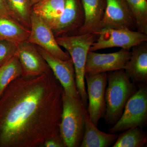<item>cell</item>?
I'll return each mask as SVG.
<instances>
[{
    "instance_id": "cell-12",
    "label": "cell",
    "mask_w": 147,
    "mask_h": 147,
    "mask_svg": "<svg viewBox=\"0 0 147 147\" xmlns=\"http://www.w3.org/2000/svg\"><path fill=\"white\" fill-rule=\"evenodd\" d=\"M106 3L101 29L110 28L137 30L136 21L125 0H106Z\"/></svg>"
},
{
    "instance_id": "cell-2",
    "label": "cell",
    "mask_w": 147,
    "mask_h": 147,
    "mask_svg": "<svg viewBox=\"0 0 147 147\" xmlns=\"http://www.w3.org/2000/svg\"><path fill=\"white\" fill-rule=\"evenodd\" d=\"M63 110L59 132L65 147H80L85 132L88 109L81 98L63 91Z\"/></svg>"
},
{
    "instance_id": "cell-14",
    "label": "cell",
    "mask_w": 147,
    "mask_h": 147,
    "mask_svg": "<svg viewBox=\"0 0 147 147\" xmlns=\"http://www.w3.org/2000/svg\"><path fill=\"white\" fill-rule=\"evenodd\" d=\"M124 70L130 81L137 85L147 84V42L132 47Z\"/></svg>"
},
{
    "instance_id": "cell-15",
    "label": "cell",
    "mask_w": 147,
    "mask_h": 147,
    "mask_svg": "<svg viewBox=\"0 0 147 147\" xmlns=\"http://www.w3.org/2000/svg\"><path fill=\"white\" fill-rule=\"evenodd\" d=\"M81 1L84 13V24L76 34H94L97 36L101 29L106 8V0Z\"/></svg>"
},
{
    "instance_id": "cell-5",
    "label": "cell",
    "mask_w": 147,
    "mask_h": 147,
    "mask_svg": "<svg viewBox=\"0 0 147 147\" xmlns=\"http://www.w3.org/2000/svg\"><path fill=\"white\" fill-rule=\"evenodd\" d=\"M137 86L138 90L129 98L120 118L108 129L109 133H117L132 127L143 128L146 126L147 84Z\"/></svg>"
},
{
    "instance_id": "cell-20",
    "label": "cell",
    "mask_w": 147,
    "mask_h": 147,
    "mask_svg": "<svg viewBox=\"0 0 147 147\" xmlns=\"http://www.w3.org/2000/svg\"><path fill=\"white\" fill-rule=\"evenodd\" d=\"M23 74L17 53L0 67V96L11 82Z\"/></svg>"
},
{
    "instance_id": "cell-21",
    "label": "cell",
    "mask_w": 147,
    "mask_h": 147,
    "mask_svg": "<svg viewBox=\"0 0 147 147\" xmlns=\"http://www.w3.org/2000/svg\"><path fill=\"white\" fill-rule=\"evenodd\" d=\"M12 16L20 24L30 30L32 5L30 0H5Z\"/></svg>"
},
{
    "instance_id": "cell-1",
    "label": "cell",
    "mask_w": 147,
    "mask_h": 147,
    "mask_svg": "<svg viewBox=\"0 0 147 147\" xmlns=\"http://www.w3.org/2000/svg\"><path fill=\"white\" fill-rule=\"evenodd\" d=\"M63 91L52 71L11 82L0 96V147H43L59 135Z\"/></svg>"
},
{
    "instance_id": "cell-19",
    "label": "cell",
    "mask_w": 147,
    "mask_h": 147,
    "mask_svg": "<svg viewBox=\"0 0 147 147\" xmlns=\"http://www.w3.org/2000/svg\"><path fill=\"white\" fill-rule=\"evenodd\" d=\"M147 134L142 127H137L122 131L113 147H144L146 146Z\"/></svg>"
},
{
    "instance_id": "cell-8",
    "label": "cell",
    "mask_w": 147,
    "mask_h": 147,
    "mask_svg": "<svg viewBox=\"0 0 147 147\" xmlns=\"http://www.w3.org/2000/svg\"><path fill=\"white\" fill-rule=\"evenodd\" d=\"M30 24V34L27 41L63 60L70 59L68 53L63 51L58 44L52 28L32 11Z\"/></svg>"
},
{
    "instance_id": "cell-25",
    "label": "cell",
    "mask_w": 147,
    "mask_h": 147,
    "mask_svg": "<svg viewBox=\"0 0 147 147\" xmlns=\"http://www.w3.org/2000/svg\"><path fill=\"white\" fill-rule=\"evenodd\" d=\"M0 16L7 18L19 24L12 16L5 0H0Z\"/></svg>"
},
{
    "instance_id": "cell-23",
    "label": "cell",
    "mask_w": 147,
    "mask_h": 147,
    "mask_svg": "<svg viewBox=\"0 0 147 147\" xmlns=\"http://www.w3.org/2000/svg\"><path fill=\"white\" fill-rule=\"evenodd\" d=\"M16 52V44L7 40H0V67Z\"/></svg>"
},
{
    "instance_id": "cell-11",
    "label": "cell",
    "mask_w": 147,
    "mask_h": 147,
    "mask_svg": "<svg viewBox=\"0 0 147 147\" xmlns=\"http://www.w3.org/2000/svg\"><path fill=\"white\" fill-rule=\"evenodd\" d=\"M84 21L81 0H65L63 11L52 29L55 37L76 34Z\"/></svg>"
},
{
    "instance_id": "cell-24",
    "label": "cell",
    "mask_w": 147,
    "mask_h": 147,
    "mask_svg": "<svg viewBox=\"0 0 147 147\" xmlns=\"http://www.w3.org/2000/svg\"><path fill=\"white\" fill-rule=\"evenodd\" d=\"M65 147L60 135H57L47 139L43 147Z\"/></svg>"
},
{
    "instance_id": "cell-7",
    "label": "cell",
    "mask_w": 147,
    "mask_h": 147,
    "mask_svg": "<svg viewBox=\"0 0 147 147\" xmlns=\"http://www.w3.org/2000/svg\"><path fill=\"white\" fill-rule=\"evenodd\" d=\"M88 95V111L91 121L97 126L100 119L104 117L106 110L105 91L108 84V73L85 74Z\"/></svg>"
},
{
    "instance_id": "cell-10",
    "label": "cell",
    "mask_w": 147,
    "mask_h": 147,
    "mask_svg": "<svg viewBox=\"0 0 147 147\" xmlns=\"http://www.w3.org/2000/svg\"><path fill=\"white\" fill-rule=\"evenodd\" d=\"M36 47L54 76L60 83L64 91L74 97L81 98L76 87L75 69L71 57L67 60H63L41 47L36 45Z\"/></svg>"
},
{
    "instance_id": "cell-17",
    "label": "cell",
    "mask_w": 147,
    "mask_h": 147,
    "mask_svg": "<svg viewBox=\"0 0 147 147\" xmlns=\"http://www.w3.org/2000/svg\"><path fill=\"white\" fill-rule=\"evenodd\" d=\"M65 0H41L32 7V11L52 28L63 11Z\"/></svg>"
},
{
    "instance_id": "cell-13",
    "label": "cell",
    "mask_w": 147,
    "mask_h": 147,
    "mask_svg": "<svg viewBox=\"0 0 147 147\" xmlns=\"http://www.w3.org/2000/svg\"><path fill=\"white\" fill-rule=\"evenodd\" d=\"M16 53L22 67V75L35 76L52 71L36 45L27 40L16 44Z\"/></svg>"
},
{
    "instance_id": "cell-3",
    "label": "cell",
    "mask_w": 147,
    "mask_h": 147,
    "mask_svg": "<svg viewBox=\"0 0 147 147\" xmlns=\"http://www.w3.org/2000/svg\"><path fill=\"white\" fill-rule=\"evenodd\" d=\"M105 91V123L113 126L120 118L129 98L138 89L124 69L108 72Z\"/></svg>"
},
{
    "instance_id": "cell-26",
    "label": "cell",
    "mask_w": 147,
    "mask_h": 147,
    "mask_svg": "<svg viewBox=\"0 0 147 147\" xmlns=\"http://www.w3.org/2000/svg\"><path fill=\"white\" fill-rule=\"evenodd\" d=\"M40 1H41V0H30L32 6L34 5V4H36V3H38V2H39Z\"/></svg>"
},
{
    "instance_id": "cell-16",
    "label": "cell",
    "mask_w": 147,
    "mask_h": 147,
    "mask_svg": "<svg viewBox=\"0 0 147 147\" xmlns=\"http://www.w3.org/2000/svg\"><path fill=\"white\" fill-rule=\"evenodd\" d=\"M119 135L100 131L88 117L80 147H108L114 144Z\"/></svg>"
},
{
    "instance_id": "cell-22",
    "label": "cell",
    "mask_w": 147,
    "mask_h": 147,
    "mask_svg": "<svg viewBox=\"0 0 147 147\" xmlns=\"http://www.w3.org/2000/svg\"><path fill=\"white\" fill-rule=\"evenodd\" d=\"M125 1L136 21L137 30L147 34V0Z\"/></svg>"
},
{
    "instance_id": "cell-18",
    "label": "cell",
    "mask_w": 147,
    "mask_h": 147,
    "mask_svg": "<svg viewBox=\"0 0 147 147\" xmlns=\"http://www.w3.org/2000/svg\"><path fill=\"white\" fill-rule=\"evenodd\" d=\"M30 30L7 18L0 16V40L17 44L27 40Z\"/></svg>"
},
{
    "instance_id": "cell-6",
    "label": "cell",
    "mask_w": 147,
    "mask_h": 147,
    "mask_svg": "<svg viewBox=\"0 0 147 147\" xmlns=\"http://www.w3.org/2000/svg\"><path fill=\"white\" fill-rule=\"evenodd\" d=\"M146 41H147V34L137 30L102 28L98 33L97 38L92 44L90 51L95 52L115 47L129 50Z\"/></svg>"
},
{
    "instance_id": "cell-9",
    "label": "cell",
    "mask_w": 147,
    "mask_h": 147,
    "mask_svg": "<svg viewBox=\"0 0 147 147\" xmlns=\"http://www.w3.org/2000/svg\"><path fill=\"white\" fill-rule=\"evenodd\" d=\"M131 54L129 50L123 49L108 54L89 51L86 60L85 73L97 74L124 69Z\"/></svg>"
},
{
    "instance_id": "cell-4",
    "label": "cell",
    "mask_w": 147,
    "mask_h": 147,
    "mask_svg": "<svg viewBox=\"0 0 147 147\" xmlns=\"http://www.w3.org/2000/svg\"><path fill=\"white\" fill-rule=\"evenodd\" d=\"M97 36L94 34H74L56 37L58 44L69 54L73 61L76 87L81 99L88 109V98L85 86V65L87 54Z\"/></svg>"
}]
</instances>
